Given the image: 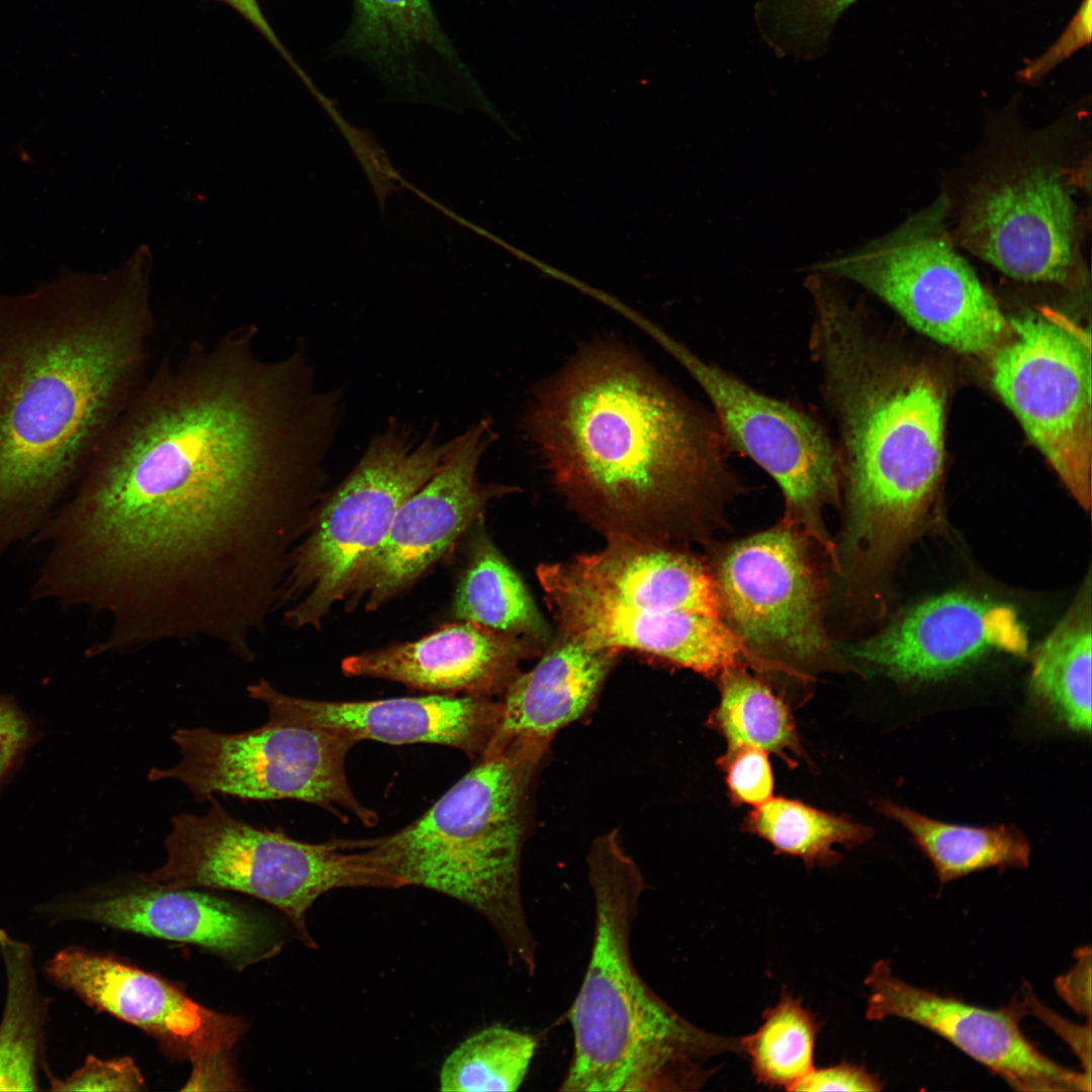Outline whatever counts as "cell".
Returning <instances> with one entry per match:
<instances>
[{
	"label": "cell",
	"mask_w": 1092,
	"mask_h": 1092,
	"mask_svg": "<svg viewBox=\"0 0 1092 1092\" xmlns=\"http://www.w3.org/2000/svg\"><path fill=\"white\" fill-rule=\"evenodd\" d=\"M248 325L161 363L48 521L82 589L138 621H235L278 594L324 492L342 418L302 349L259 355Z\"/></svg>",
	"instance_id": "cell-1"
},
{
	"label": "cell",
	"mask_w": 1092,
	"mask_h": 1092,
	"mask_svg": "<svg viewBox=\"0 0 1092 1092\" xmlns=\"http://www.w3.org/2000/svg\"><path fill=\"white\" fill-rule=\"evenodd\" d=\"M154 316L129 273L0 295V555L77 484L144 385Z\"/></svg>",
	"instance_id": "cell-2"
},
{
	"label": "cell",
	"mask_w": 1092,
	"mask_h": 1092,
	"mask_svg": "<svg viewBox=\"0 0 1092 1092\" xmlns=\"http://www.w3.org/2000/svg\"><path fill=\"white\" fill-rule=\"evenodd\" d=\"M527 429L576 506L636 530L720 500L736 484L713 416L628 348H584L538 391Z\"/></svg>",
	"instance_id": "cell-3"
},
{
	"label": "cell",
	"mask_w": 1092,
	"mask_h": 1092,
	"mask_svg": "<svg viewBox=\"0 0 1092 1092\" xmlns=\"http://www.w3.org/2000/svg\"><path fill=\"white\" fill-rule=\"evenodd\" d=\"M811 358L836 427L845 499L837 572L874 578L929 522L944 454V389L890 356L840 285L811 293Z\"/></svg>",
	"instance_id": "cell-4"
},
{
	"label": "cell",
	"mask_w": 1092,
	"mask_h": 1092,
	"mask_svg": "<svg viewBox=\"0 0 1092 1092\" xmlns=\"http://www.w3.org/2000/svg\"><path fill=\"white\" fill-rule=\"evenodd\" d=\"M595 903L587 968L569 1008L573 1050L558 1088L567 1092H684L712 1076L710 1059L742 1053L741 1036L690 1022L641 978L631 932L644 876L617 829L600 834L586 855Z\"/></svg>",
	"instance_id": "cell-5"
},
{
	"label": "cell",
	"mask_w": 1092,
	"mask_h": 1092,
	"mask_svg": "<svg viewBox=\"0 0 1092 1092\" xmlns=\"http://www.w3.org/2000/svg\"><path fill=\"white\" fill-rule=\"evenodd\" d=\"M547 753L507 748L484 754L432 807L382 837L343 840L403 886H419L474 909L500 938L509 962L533 976L537 942L527 920L521 860Z\"/></svg>",
	"instance_id": "cell-6"
},
{
	"label": "cell",
	"mask_w": 1092,
	"mask_h": 1092,
	"mask_svg": "<svg viewBox=\"0 0 1092 1092\" xmlns=\"http://www.w3.org/2000/svg\"><path fill=\"white\" fill-rule=\"evenodd\" d=\"M537 576L567 639L640 651L707 675L762 666L723 621L713 575L689 554L612 533L601 550L542 564Z\"/></svg>",
	"instance_id": "cell-7"
},
{
	"label": "cell",
	"mask_w": 1092,
	"mask_h": 1092,
	"mask_svg": "<svg viewBox=\"0 0 1092 1092\" xmlns=\"http://www.w3.org/2000/svg\"><path fill=\"white\" fill-rule=\"evenodd\" d=\"M203 814L171 818L166 859L139 879L166 888H208L251 895L278 908L300 940L316 947L306 916L323 894L340 888H400L398 878L362 850L336 839L307 843L282 830L257 828L232 815L211 796Z\"/></svg>",
	"instance_id": "cell-8"
},
{
	"label": "cell",
	"mask_w": 1092,
	"mask_h": 1092,
	"mask_svg": "<svg viewBox=\"0 0 1092 1092\" xmlns=\"http://www.w3.org/2000/svg\"><path fill=\"white\" fill-rule=\"evenodd\" d=\"M456 443L434 427L421 436L390 419L347 477L315 507L295 547L281 605L293 628L318 627L343 601L363 560L387 534L403 503L440 468Z\"/></svg>",
	"instance_id": "cell-9"
},
{
	"label": "cell",
	"mask_w": 1092,
	"mask_h": 1092,
	"mask_svg": "<svg viewBox=\"0 0 1092 1092\" xmlns=\"http://www.w3.org/2000/svg\"><path fill=\"white\" fill-rule=\"evenodd\" d=\"M941 196L889 234L811 267L872 292L927 337L990 357L1011 333L1008 318L956 247Z\"/></svg>",
	"instance_id": "cell-10"
},
{
	"label": "cell",
	"mask_w": 1092,
	"mask_h": 1092,
	"mask_svg": "<svg viewBox=\"0 0 1092 1092\" xmlns=\"http://www.w3.org/2000/svg\"><path fill=\"white\" fill-rule=\"evenodd\" d=\"M171 740L179 761L152 767L147 778L178 782L195 802H207L216 794L253 801L289 799L341 818L346 811L367 827L378 822L377 813L350 787L346 756L358 742L341 733L268 718L264 725L240 733L178 728Z\"/></svg>",
	"instance_id": "cell-11"
},
{
	"label": "cell",
	"mask_w": 1092,
	"mask_h": 1092,
	"mask_svg": "<svg viewBox=\"0 0 1092 1092\" xmlns=\"http://www.w3.org/2000/svg\"><path fill=\"white\" fill-rule=\"evenodd\" d=\"M1072 186L1068 167L1035 150L1009 152L970 185L953 241L1013 279L1083 288Z\"/></svg>",
	"instance_id": "cell-12"
},
{
	"label": "cell",
	"mask_w": 1092,
	"mask_h": 1092,
	"mask_svg": "<svg viewBox=\"0 0 1092 1092\" xmlns=\"http://www.w3.org/2000/svg\"><path fill=\"white\" fill-rule=\"evenodd\" d=\"M661 347L706 394L730 452L754 461L780 486L789 524L812 538L836 570L823 510L838 505L841 474L833 438L801 407L770 396L664 334Z\"/></svg>",
	"instance_id": "cell-13"
},
{
	"label": "cell",
	"mask_w": 1092,
	"mask_h": 1092,
	"mask_svg": "<svg viewBox=\"0 0 1092 1092\" xmlns=\"http://www.w3.org/2000/svg\"><path fill=\"white\" fill-rule=\"evenodd\" d=\"M989 357L991 381L1070 493L1091 506V342L1068 317L1039 309L1010 318Z\"/></svg>",
	"instance_id": "cell-14"
},
{
	"label": "cell",
	"mask_w": 1092,
	"mask_h": 1092,
	"mask_svg": "<svg viewBox=\"0 0 1092 1092\" xmlns=\"http://www.w3.org/2000/svg\"><path fill=\"white\" fill-rule=\"evenodd\" d=\"M801 534L787 523L739 540L721 554L713 576L722 619L752 652L779 664L833 655L821 585Z\"/></svg>",
	"instance_id": "cell-15"
},
{
	"label": "cell",
	"mask_w": 1092,
	"mask_h": 1092,
	"mask_svg": "<svg viewBox=\"0 0 1092 1092\" xmlns=\"http://www.w3.org/2000/svg\"><path fill=\"white\" fill-rule=\"evenodd\" d=\"M495 439L488 419L456 436L438 471L403 503L384 539L359 566L342 601L347 609L374 611L410 588L504 492L478 478L481 458Z\"/></svg>",
	"instance_id": "cell-16"
},
{
	"label": "cell",
	"mask_w": 1092,
	"mask_h": 1092,
	"mask_svg": "<svg viewBox=\"0 0 1092 1092\" xmlns=\"http://www.w3.org/2000/svg\"><path fill=\"white\" fill-rule=\"evenodd\" d=\"M864 984L866 1017H898L945 1038L1019 1091H1089V1073L1063 1067L1043 1055L1021 1031L1025 1002L1000 1009L975 1006L918 988L895 976L889 962H876Z\"/></svg>",
	"instance_id": "cell-17"
},
{
	"label": "cell",
	"mask_w": 1092,
	"mask_h": 1092,
	"mask_svg": "<svg viewBox=\"0 0 1092 1092\" xmlns=\"http://www.w3.org/2000/svg\"><path fill=\"white\" fill-rule=\"evenodd\" d=\"M44 972L58 987L143 1029L164 1051L191 1063L228 1054L246 1029L240 1018L205 1008L163 979L80 946L60 950Z\"/></svg>",
	"instance_id": "cell-18"
},
{
	"label": "cell",
	"mask_w": 1092,
	"mask_h": 1092,
	"mask_svg": "<svg viewBox=\"0 0 1092 1092\" xmlns=\"http://www.w3.org/2000/svg\"><path fill=\"white\" fill-rule=\"evenodd\" d=\"M1023 625L1008 607L965 593L926 600L873 637L837 647L856 663L902 680L947 676L992 651L1023 654Z\"/></svg>",
	"instance_id": "cell-19"
},
{
	"label": "cell",
	"mask_w": 1092,
	"mask_h": 1092,
	"mask_svg": "<svg viewBox=\"0 0 1092 1092\" xmlns=\"http://www.w3.org/2000/svg\"><path fill=\"white\" fill-rule=\"evenodd\" d=\"M268 718L341 733L357 742L449 746L481 756L500 716V702L487 697L432 694L370 701H321L278 691L261 678L247 687Z\"/></svg>",
	"instance_id": "cell-20"
},
{
	"label": "cell",
	"mask_w": 1092,
	"mask_h": 1092,
	"mask_svg": "<svg viewBox=\"0 0 1092 1092\" xmlns=\"http://www.w3.org/2000/svg\"><path fill=\"white\" fill-rule=\"evenodd\" d=\"M140 885L74 906L75 918L203 947L242 970L275 956L283 941L261 916L191 888Z\"/></svg>",
	"instance_id": "cell-21"
},
{
	"label": "cell",
	"mask_w": 1092,
	"mask_h": 1092,
	"mask_svg": "<svg viewBox=\"0 0 1092 1092\" xmlns=\"http://www.w3.org/2000/svg\"><path fill=\"white\" fill-rule=\"evenodd\" d=\"M526 639L459 621L416 641L364 651L341 664L350 677L390 680L437 695L502 696L520 673Z\"/></svg>",
	"instance_id": "cell-22"
},
{
	"label": "cell",
	"mask_w": 1092,
	"mask_h": 1092,
	"mask_svg": "<svg viewBox=\"0 0 1092 1092\" xmlns=\"http://www.w3.org/2000/svg\"><path fill=\"white\" fill-rule=\"evenodd\" d=\"M337 50L364 61L411 99L451 102L454 87L468 81L430 0H354Z\"/></svg>",
	"instance_id": "cell-23"
},
{
	"label": "cell",
	"mask_w": 1092,
	"mask_h": 1092,
	"mask_svg": "<svg viewBox=\"0 0 1092 1092\" xmlns=\"http://www.w3.org/2000/svg\"><path fill=\"white\" fill-rule=\"evenodd\" d=\"M617 654L560 636L500 696L499 720L482 755L506 748L548 752L558 731L590 712Z\"/></svg>",
	"instance_id": "cell-24"
},
{
	"label": "cell",
	"mask_w": 1092,
	"mask_h": 1092,
	"mask_svg": "<svg viewBox=\"0 0 1092 1092\" xmlns=\"http://www.w3.org/2000/svg\"><path fill=\"white\" fill-rule=\"evenodd\" d=\"M1090 581L1032 655L1030 689L1062 722L1091 728Z\"/></svg>",
	"instance_id": "cell-25"
},
{
	"label": "cell",
	"mask_w": 1092,
	"mask_h": 1092,
	"mask_svg": "<svg viewBox=\"0 0 1092 1092\" xmlns=\"http://www.w3.org/2000/svg\"><path fill=\"white\" fill-rule=\"evenodd\" d=\"M879 809L912 835L932 862L940 883L990 868L1028 866V841L1012 827L943 823L890 801L881 802Z\"/></svg>",
	"instance_id": "cell-26"
},
{
	"label": "cell",
	"mask_w": 1092,
	"mask_h": 1092,
	"mask_svg": "<svg viewBox=\"0 0 1092 1092\" xmlns=\"http://www.w3.org/2000/svg\"><path fill=\"white\" fill-rule=\"evenodd\" d=\"M6 1001L0 1023V1091L36 1090L46 1017L29 945L0 930Z\"/></svg>",
	"instance_id": "cell-27"
},
{
	"label": "cell",
	"mask_w": 1092,
	"mask_h": 1092,
	"mask_svg": "<svg viewBox=\"0 0 1092 1092\" xmlns=\"http://www.w3.org/2000/svg\"><path fill=\"white\" fill-rule=\"evenodd\" d=\"M453 614L459 621L523 639H544L546 626L523 581L486 539L475 541L457 584Z\"/></svg>",
	"instance_id": "cell-28"
},
{
	"label": "cell",
	"mask_w": 1092,
	"mask_h": 1092,
	"mask_svg": "<svg viewBox=\"0 0 1092 1092\" xmlns=\"http://www.w3.org/2000/svg\"><path fill=\"white\" fill-rule=\"evenodd\" d=\"M719 675L720 701L708 722L725 739L727 749L753 746L793 765L803 749L785 702L744 667Z\"/></svg>",
	"instance_id": "cell-29"
},
{
	"label": "cell",
	"mask_w": 1092,
	"mask_h": 1092,
	"mask_svg": "<svg viewBox=\"0 0 1092 1092\" xmlns=\"http://www.w3.org/2000/svg\"><path fill=\"white\" fill-rule=\"evenodd\" d=\"M744 830L767 841L779 853L801 858L809 868L832 866L834 845L866 842L872 829L847 817L788 798H770L745 817Z\"/></svg>",
	"instance_id": "cell-30"
},
{
	"label": "cell",
	"mask_w": 1092,
	"mask_h": 1092,
	"mask_svg": "<svg viewBox=\"0 0 1092 1092\" xmlns=\"http://www.w3.org/2000/svg\"><path fill=\"white\" fill-rule=\"evenodd\" d=\"M819 1028L801 998L784 988L777 1004L764 1011L760 1026L741 1036L742 1053L749 1058L756 1081L792 1091L814 1069Z\"/></svg>",
	"instance_id": "cell-31"
},
{
	"label": "cell",
	"mask_w": 1092,
	"mask_h": 1092,
	"mask_svg": "<svg viewBox=\"0 0 1092 1092\" xmlns=\"http://www.w3.org/2000/svg\"><path fill=\"white\" fill-rule=\"evenodd\" d=\"M536 1038L500 1024L481 1029L461 1042L445 1060L441 1091H517L537 1050Z\"/></svg>",
	"instance_id": "cell-32"
},
{
	"label": "cell",
	"mask_w": 1092,
	"mask_h": 1092,
	"mask_svg": "<svg viewBox=\"0 0 1092 1092\" xmlns=\"http://www.w3.org/2000/svg\"><path fill=\"white\" fill-rule=\"evenodd\" d=\"M856 0H761L755 16L776 52L808 57L824 49L839 16Z\"/></svg>",
	"instance_id": "cell-33"
},
{
	"label": "cell",
	"mask_w": 1092,
	"mask_h": 1092,
	"mask_svg": "<svg viewBox=\"0 0 1092 1092\" xmlns=\"http://www.w3.org/2000/svg\"><path fill=\"white\" fill-rule=\"evenodd\" d=\"M766 751L753 746L726 749L718 759L725 772L730 800L736 805L757 807L774 792V775Z\"/></svg>",
	"instance_id": "cell-34"
},
{
	"label": "cell",
	"mask_w": 1092,
	"mask_h": 1092,
	"mask_svg": "<svg viewBox=\"0 0 1092 1092\" xmlns=\"http://www.w3.org/2000/svg\"><path fill=\"white\" fill-rule=\"evenodd\" d=\"M51 1086L57 1091H140L145 1080L131 1058L101 1060L88 1056L68 1078L51 1077Z\"/></svg>",
	"instance_id": "cell-35"
},
{
	"label": "cell",
	"mask_w": 1092,
	"mask_h": 1092,
	"mask_svg": "<svg viewBox=\"0 0 1092 1092\" xmlns=\"http://www.w3.org/2000/svg\"><path fill=\"white\" fill-rule=\"evenodd\" d=\"M1091 1L1082 0L1076 13L1056 41L1040 56L1030 59L1019 71V79L1036 84L1055 68L1091 41Z\"/></svg>",
	"instance_id": "cell-36"
},
{
	"label": "cell",
	"mask_w": 1092,
	"mask_h": 1092,
	"mask_svg": "<svg viewBox=\"0 0 1092 1092\" xmlns=\"http://www.w3.org/2000/svg\"><path fill=\"white\" fill-rule=\"evenodd\" d=\"M33 738L26 715L11 698L0 694V784L16 767Z\"/></svg>",
	"instance_id": "cell-37"
},
{
	"label": "cell",
	"mask_w": 1092,
	"mask_h": 1092,
	"mask_svg": "<svg viewBox=\"0 0 1092 1092\" xmlns=\"http://www.w3.org/2000/svg\"><path fill=\"white\" fill-rule=\"evenodd\" d=\"M879 1078L863 1067L842 1062L830 1067L813 1069L793 1091H880Z\"/></svg>",
	"instance_id": "cell-38"
},
{
	"label": "cell",
	"mask_w": 1092,
	"mask_h": 1092,
	"mask_svg": "<svg viewBox=\"0 0 1092 1092\" xmlns=\"http://www.w3.org/2000/svg\"><path fill=\"white\" fill-rule=\"evenodd\" d=\"M228 5L234 11H236L241 17L248 21L271 46L280 57L291 67V69L300 77L305 76L304 71L300 68L298 63L294 60L292 55L287 51L281 39L276 34V31L271 26L265 13L262 10V6L259 0H215Z\"/></svg>",
	"instance_id": "cell-39"
},
{
	"label": "cell",
	"mask_w": 1092,
	"mask_h": 1092,
	"mask_svg": "<svg viewBox=\"0 0 1092 1092\" xmlns=\"http://www.w3.org/2000/svg\"><path fill=\"white\" fill-rule=\"evenodd\" d=\"M1090 978V950L1078 953V963L1069 974L1058 980L1060 994L1078 1012L1090 1013V992H1085V981Z\"/></svg>",
	"instance_id": "cell-40"
},
{
	"label": "cell",
	"mask_w": 1092,
	"mask_h": 1092,
	"mask_svg": "<svg viewBox=\"0 0 1092 1092\" xmlns=\"http://www.w3.org/2000/svg\"><path fill=\"white\" fill-rule=\"evenodd\" d=\"M193 1071L183 1090H201L204 1085H223L230 1089L236 1084L228 1054L206 1057L192 1064ZM235 1088V1087H234Z\"/></svg>",
	"instance_id": "cell-41"
},
{
	"label": "cell",
	"mask_w": 1092,
	"mask_h": 1092,
	"mask_svg": "<svg viewBox=\"0 0 1092 1092\" xmlns=\"http://www.w3.org/2000/svg\"><path fill=\"white\" fill-rule=\"evenodd\" d=\"M1030 998L1025 1002L1027 1009L1037 1011L1041 1019L1049 1022L1052 1027L1058 1030L1060 1035L1064 1036L1082 1061L1085 1072L1090 1074V1032L1085 1034V1031L1089 1030L1090 1027L1087 1026L1085 1029L1082 1026H1071L1064 1019L1053 1017L1052 1012L1049 1010H1043V1006L1035 1002L1034 997L1030 996Z\"/></svg>",
	"instance_id": "cell-42"
}]
</instances>
